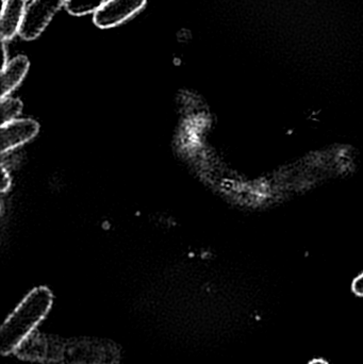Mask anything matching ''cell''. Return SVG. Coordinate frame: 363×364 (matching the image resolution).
<instances>
[{
	"label": "cell",
	"mask_w": 363,
	"mask_h": 364,
	"mask_svg": "<svg viewBox=\"0 0 363 364\" xmlns=\"http://www.w3.org/2000/svg\"><path fill=\"white\" fill-rule=\"evenodd\" d=\"M29 68L30 62L26 55H17L1 68V97L11 95L21 85Z\"/></svg>",
	"instance_id": "cell-6"
},
{
	"label": "cell",
	"mask_w": 363,
	"mask_h": 364,
	"mask_svg": "<svg viewBox=\"0 0 363 364\" xmlns=\"http://www.w3.org/2000/svg\"><path fill=\"white\" fill-rule=\"evenodd\" d=\"M11 186V176L9 174L8 168L2 166L1 168V192L4 193L8 191Z\"/></svg>",
	"instance_id": "cell-9"
},
{
	"label": "cell",
	"mask_w": 363,
	"mask_h": 364,
	"mask_svg": "<svg viewBox=\"0 0 363 364\" xmlns=\"http://www.w3.org/2000/svg\"><path fill=\"white\" fill-rule=\"evenodd\" d=\"M40 126L34 119L29 117H18L14 121L1 124L0 140L1 153H10L21 149L23 145L36 138Z\"/></svg>",
	"instance_id": "cell-4"
},
{
	"label": "cell",
	"mask_w": 363,
	"mask_h": 364,
	"mask_svg": "<svg viewBox=\"0 0 363 364\" xmlns=\"http://www.w3.org/2000/svg\"><path fill=\"white\" fill-rule=\"evenodd\" d=\"M26 8V0H4L0 16L1 42H10L17 34L19 36Z\"/></svg>",
	"instance_id": "cell-5"
},
{
	"label": "cell",
	"mask_w": 363,
	"mask_h": 364,
	"mask_svg": "<svg viewBox=\"0 0 363 364\" xmlns=\"http://www.w3.org/2000/svg\"><path fill=\"white\" fill-rule=\"evenodd\" d=\"M147 0H107L93 15V23L100 29H110L126 23L146 6Z\"/></svg>",
	"instance_id": "cell-3"
},
{
	"label": "cell",
	"mask_w": 363,
	"mask_h": 364,
	"mask_svg": "<svg viewBox=\"0 0 363 364\" xmlns=\"http://www.w3.org/2000/svg\"><path fill=\"white\" fill-rule=\"evenodd\" d=\"M308 364H328V363H326L323 359H313Z\"/></svg>",
	"instance_id": "cell-12"
},
{
	"label": "cell",
	"mask_w": 363,
	"mask_h": 364,
	"mask_svg": "<svg viewBox=\"0 0 363 364\" xmlns=\"http://www.w3.org/2000/svg\"><path fill=\"white\" fill-rule=\"evenodd\" d=\"M2 63H1V68H4V65H6V63L9 62L8 59V53H6V43L2 42Z\"/></svg>",
	"instance_id": "cell-11"
},
{
	"label": "cell",
	"mask_w": 363,
	"mask_h": 364,
	"mask_svg": "<svg viewBox=\"0 0 363 364\" xmlns=\"http://www.w3.org/2000/svg\"><path fill=\"white\" fill-rule=\"evenodd\" d=\"M1 124L14 121L21 117L23 112V104L18 98L13 97L12 95L1 97Z\"/></svg>",
	"instance_id": "cell-8"
},
{
	"label": "cell",
	"mask_w": 363,
	"mask_h": 364,
	"mask_svg": "<svg viewBox=\"0 0 363 364\" xmlns=\"http://www.w3.org/2000/svg\"><path fill=\"white\" fill-rule=\"evenodd\" d=\"M352 290L358 296L363 297V273L360 274L357 278L353 282L352 284Z\"/></svg>",
	"instance_id": "cell-10"
},
{
	"label": "cell",
	"mask_w": 363,
	"mask_h": 364,
	"mask_svg": "<svg viewBox=\"0 0 363 364\" xmlns=\"http://www.w3.org/2000/svg\"><path fill=\"white\" fill-rule=\"evenodd\" d=\"M53 297L49 289H33L16 309L4 321L0 329V353L13 354L32 331L46 318L53 306Z\"/></svg>",
	"instance_id": "cell-1"
},
{
	"label": "cell",
	"mask_w": 363,
	"mask_h": 364,
	"mask_svg": "<svg viewBox=\"0 0 363 364\" xmlns=\"http://www.w3.org/2000/svg\"><path fill=\"white\" fill-rule=\"evenodd\" d=\"M106 1L107 0H66L64 8L72 16H85L87 14H95Z\"/></svg>",
	"instance_id": "cell-7"
},
{
	"label": "cell",
	"mask_w": 363,
	"mask_h": 364,
	"mask_svg": "<svg viewBox=\"0 0 363 364\" xmlns=\"http://www.w3.org/2000/svg\"><path fill=\"white\" fill-rule=\"evenodd\" d=\"M65 4L66 0H31L26 8L19 36L27 42L36 40Z\"/></svg>",
	"instance_id": "cell-2"
}]
</instances>
